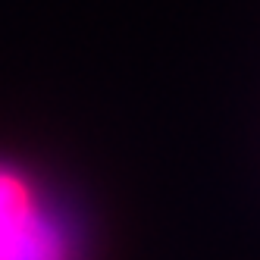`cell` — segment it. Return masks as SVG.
<instances>
[{"instance_id": "6da1fadb", "label": "cell", "mask_w": 260, "mask_h": 260, "mask_svg": "<svg viewBox=\"0 0 260 260\" xmlns=\"http://www.w3.org/2000/svg\"><path fill=\"white\" fill-rule=\"evenodd\" d=\"M0 260H82L69 216L10 163H0Z\"/></svg>"}]
</instances>
